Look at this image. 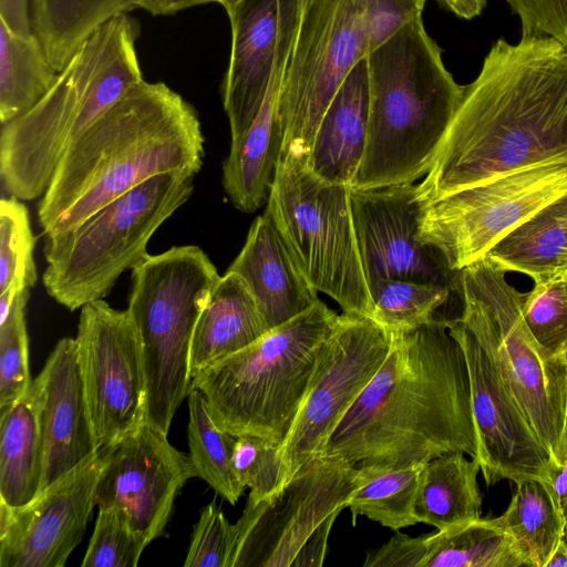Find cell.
Returning a JSON list of instances; mask_svg holds the SVG:
<instances>
[{
  "instance_id": "obj_1",
  "label": "cell",
  "mask_w": 567,
  "mask_h": 567,
  "mask_svg": "<svg viewBox=\"0 0 567 567\" xmlns=\"http://www.w3.org/2000/svg\"><path fill=\"white\" fill-rule=\"evenodd\" d=\"M567 157V51L548 37L498 39L462 101L416 197L423 208L501 174Z\"/></svg>"
},
{
  "instance_id": "obj_2",
  "label": "cell",
  "mask_w": 567,
  "mask_h": 567,
  "mask_svg": "<svg viewBox=\"0 0 567 567\" xmlns=\"http://www.w3.org/2000/svg\"><path fill=\"white\" fill-rule=\"evenodd\" d=\"M447 319L392 334L383 364L322 454L379 468L424 464L451 452L477 458L467 365Z\"/></svg>"
},
{
  "instance_id": "obj_3",
  "label": "cell",
  "mask_w": 567,
  "mask_h": 567,
  "mask_svg": "<svg viewBox=\"0 0 567 567\" xmlns=\"http://www.w3.org/2000/svg\"><path fill=\"white\" fill-rule=\"evenodd\" d=\"M204 143L193 105L165 83L143 80L64 152L38 204L43 235L75 228L153 176L197 174Z\"/></svg>"
},
{
  "instance_id": "obj_4",
  "label": "cell",
  "mask_w": 567,
  "mask_h": 567,
  "mask_svg": "<svg viewBox=\"0 0 567 567\" xmlns=\"http://www.w3.org/2000/svg\"><path fill=\"white\" fill-rule=\"evenodd\" d=\"M369 126L351 188L413 183L429 172L465 86L445 68L422 17L367 55Z\"/></svg>"
},
{
  "instance_id": "obj_5",
  "label": "cell",
  "mask_w": 567,
  "mask_h": 567,
  "mask_svg": "<svg viewBox=\"0 0 567 567\" xmlns=\"http://www.w3.org/2000/svg\"><path fill=\"white\" fill-rule=\"evenodd\" d=\"M338 315L320 299L246 348L196 372L214 422L281 444L307 395Z\"/></svg>"
},
{
  "instance_id": "obj_6",
  "label": "cell",
  "mask_w": 567,
  "mask_h": 567,
  "mask_svg": "<svg viewBox=\"0 0 567 567\" xmlns=\"http://www.w3.org/2000/svg\"><path fill=\"white\" fill-rule=\"evenodd\" d=\"M196 174L153 176L75 228L45 237L47 293L74 311L106 297L120 276L147 255L155 231L192 196Z\"/></svg>"
},
{
  "instance_id": "obj_7",
  "label": "cell",
  "mask_w": 567,
  "mask_h": 567,
  "mask_svg": "<svg viewBox=\"0 0 567 567\" xmlns=\"http://www.w3.org/2000/svg\"><path fill=\"white\" fill-rule=\"evenodd\" d=\"M132 270L127 310L137 328L146 375L145 422L168 434L192 385L190 344L221 276L195 245L147 255Z\"/></svg>"
},
{
  "instance_id": "obj_8",
  "label": "cell",
  "mask_w": 567,
  "mask_h": 567,
  "mask_svg": "<svg viewBox=\"0 0 567 567\" xmlns=\"http://www.w3.org/2000/svg\"><path fill=\"white\" fill-rule=\"evenodd\" d=\"M506 271L486 256L457 271L461 321L489 354L498 372L547 449L551 463L565 461L567 358L534 339L523 315L524 295Z\"/></svg>"
},
{
  "instance_id": "obj_9",
  "label": "cell",
  "mask_w": 567,
  "mask_h": 567,
  "mask_svg": "<svg viewBox=\"0 0 567 567\" xmlns=\"http://www.w3.org/2000/svg\"><path fill=\"white\" fill-rule=\"evenodd\" d=\"M351 187L324 182L307 158L281 156L267 200L271 217L309 285L346 313L372 317L373 302L359 252Z\"/></svg>"
},
{
  "instance_id": "obj_10",
  "label": "cell",
  "mask_w": 567,
  "mask_h": 567,
  "mask_svg": "<svg viewBox=\"0 0 567 567\" xmlns=\"http://www.w3.org/2000/svg\"><path fill=\"white\" fill-rule=\"evenodd\" d=\"M368 53L365 0H310L280 90L281 156L308 159L327 107Z\"/></svg>"
},
{
  "instance_id": "obj_11",
  "label": "cell",
  "mask_w": 567,
  "mask_h": 567,
  "mask_svg": "<svg viewBox=\"0 0 567 567\" xmlns=\"http://www.w3.org/2000/svg\"><path fill=\"white\" fill-rule=\"evenodd\" d=\"M565 193L567 157L511 171L425 207L419 239L437 250L452 271H460Z\"/></svg>"
},
{
  "instance_id": "obj_12",
  "label": "cell",
  "mask_w": 567,
  "mask_h": 567,
  "mask_svg": "<svg viewBox=\"0 0 567 567\" xmlns=\"http://www.w3.org/2000/svg\"><path fill=\"white\" fill-rule=\"evenodd\" d=\"M362 481L358 465L320 454L272 496L248 499L234 524L228 567H291L316 529L347 508Z\"/></svg>"
},
{
  "instance_id": "obj_13",
  "label": "cell",
  "mask_w": 567,
  "mask_h": 567,
  "mask_svg": "<svg viewBox=\"0 0 567 567\" xmlns=\"http://www.w3.org/2000/svg\"><path fill=\"white\" fill-rule=\"evenodd\" d=\"M392 338L369 317L346 312L338 317L323 344L307 395L280 444L278 491L302 466L323 453L343 416L383 364Z\"/></svg>"
},
{
  "instance_id": "obj_14",
  "label": "cell",
  "mask_w": 567,
  "mask_h": 567,
  "mask_svg": "<svg viewBox=\"0 0 567 567\" xmlns=\"http://www.w3.org/2000/svg\"><path fill=\"white\" fill-rule=\"evenodd\" d=\"M75 341L94 436L103 451L145 422L140 334L127 309L102 299L81 308Z\"/></svg>"
},
{
  "instance_id": "obj_15",
  "label": "cell",
  "mask_w": 567,
  "mask_h": 567,
  "mask_svg": "<svg viewBox=\"0 0 567 567\" xmlns=\"http://www.w3.org/2000/svg\"><path fill=\"white\" fill-rule=\"evenodd\" d=\"M468 372L472 411L477 434V461L485 482L546 481L550 455L505 385L494 361L460 318L447 319Z\"/></svg>"
},
{
  "instance_id": "obj_16",
  "label": "cell",
  "mask_w": 567,
  "mask_h": 567,
  "mask_svg": "<svg viewBox=\"0 0 567 567\" xmlns=\"http://www.w3.org/2000/svg\"><path fill=\"white\" fill-rule=\"evenodd\" d=\"M350 196L369 289L381 280L396 279L433 282L456 292L457 271H452L437 250L419 239L424 208L416 197V185L351 188Z\"/></svg>"
},
{
  "instance_id": "obj_17",
  "label": "cell",
  "mask_w": 567,
  "mask_h": 567,
  "mask_svg": "<svg viewBox=\"0 0 567 567\" xmlns=\"http://www.w3.org/2000/svg\"><path fill=\"white\" fill-rule=\"evenodd\" d=\"M103 453L95 504L123 509L148 543L163 536L175 497L196 476L189 455L147 422Z\"/></svg>"
},
{
  "instance_id": "obj_18",
  "label": "cell",
  "mask_w": 567,
  "mask_h": 567,
  "mask_svg": "<svg viewBox=\"0 0 567 567\" xmlns=\"http://www.w3.org/2000/svg\"><path fill=\"white\" fill-rule=\"evenodd\" d=\"M104 465L100 451L28 505L0 502V567H62L81 543Z\"/></svg>"
},
{
  "instance_id": "obj_19",
  "label": "cell",
  "mask_w": 567,
  "mask_h": 567,
  "mask_svg": "<svg viewBox=\"0 0 567 567\" xmlns=\"http://www.w3.org/2000/svg\"><path fill=\"white\" fill-rule=\"evenodd\" d=\"M228 17L231 50L223 104L236 140L261 109L280 45L299 24L300 0H241Z\"/></svg>"
},
{
  "instance_id": "obj_20",
  "label": "cell",
  "mask_w": 567,
  "mask_h": 567,
  "mask_svg": "<svg viewBox=\"0 0 567 567\" xmlns=\"http://www.w3.org/2000/svg\"><path fill=\"white\" fill-rule=\"evenodd\" d=\"M44 462L41 491L100 452L86 402L75 338L58 341L35 378Z\"/></svg>"
},
{
  "instance_id": "obj_21",
  "label": "cell",
  "mask_w": 567,
  "mask_h": 567,
  "mask_svg": "<svg viewBox=\"0 0 567 567\" xmlns=\"http://www.w3.org/2000/svg\"><path fill=\"white\" fill-rule=\"evenodd\" d=\"M298 27L284 39L256 118L238 138L231 140L223 162V187L230 203L243 213H254L269 197L281 157L282 126L279 96Z\"/></svg>"
},
{
  "instance_id": "obj_22",
  "label": "cell",
  "mask_w": 567,
  "mask_h": 567,
  "mask_svg": "<svg viewBox=\"0 0 567 567\" xmlns=\"http://www.w3.org/2000/svg\"><path fill=\"white\" fill-rule=\"evenodd\" d=\"M227 270L245 281L269 329L295 318L319 300L266 212L252 221L244 247Z\"/></svg>"
},
{
  "instance_id": "obj_23",
  "label": "cell",
  "mask_w": 567,
  "mask_h": 567,
  "mask_svg": "<svg viewBox=\"0 0 567 567\" xmlns=\"http://www.w3.org/2000/svg\"><path fill=\"white\" fill-rule=\"evenodd\" d=\"M140 32L134 18L118 13L95 28L71 59L73 85L90 125L144 80L136 54Z\"/></svg>"
},
{
  "instance_id": "obj_24",
  "label": "cell",
  "mask_w": 567,
  "mask_h": 567,
  "mask_svg": "<svg viewBox=\"0 0 567 567\" xmlns=\"http://www.w3.org/2000/svg\"><path fill=\"white\" fill-rule=\"evenodd\" d=\"M367 58L346 78L317 128L307 166L320 179L351 184L361 165L369 126Z\"/></svg>"
},
{
  "instance_id": "obj_25",
  "label": "cell",
  "mask_w": 567,
  "mask_h": 567,
  "mask_svg": "<svg viewBox=\"0 0 567 567\" xmlns=\"http://www.w3.org/2000/svg\"><path fill=\"white\" fill-rule=\"evenodd\" d=\"M269 330L245 281L227 270L215 286L196 323L190 344V377L246 348Z\"/></svg>"
},
{
  "instance_id": "obj_26",
  "label": "cell",
  "mask_w": 567,
  "mask_h": 567,
  "mask_svg": "<svg viewBox=\"0 0 567 567\" xmlns=\"http://www.w3.org/2000/svg\"><path fill=\"white\" fill-rule=\"evenodd\" d=\"M0 502L19 508L41 492L44 450L37 380L17 401L0 410Z\"/></svg>"
},
{
  "instance_id": "obj_27",
  "label": "cell",
  "mask_w": 567,
  "mask_h": 567,
  "mask_svg": "<svg viewBox=\"0 0 567 567\" xmlns=\"http://www.w3.org/2000/svg\"><path fill=\"white\" fill-rule=\"evenodd\" d=\"M465 455L451 452L423 464L414 504L419 523L443 530L481 518V466Z\"/></svg>"
},
{
  "instance_id": "obj_28",
  "label": "cell",
  "mask_w": 567,
  "mask_h": 567,
  "mask_svg": "<svg viewBox=\"0 0 567 567\" xmlns=\"http://www.w3.org/2000/svg\"><path fill=\"white\" fill-rule=\"evenodd\" d=\"M486 257L534 284L550 280L567 259V193L512 230Z\"/></svg>"
},
{
  "instance_id": "obj_29",
  "label": "cell",
  "mask_w": 567,
  "mask_h": 567,
  "mask_svg": "<svg viewBox=\"0 0 567 567\" xmlns=\"http://www.w3.org/2000/svg\"><path fill=\"white\" fill-rule=\"evenodd\" d=\"M136 8V0H31L32 31L60 73L95 28Z\"/></svg>"
},
{
  "instance_id": "obj_30",
  "label": "cell",
  "mask_w": 567,
  "mask_h": 567,
  "mask_svg": "<svg viewBox=\"0 0 567 567\" xmlns=\"http://www.w3.org/2000/svg\"><path fill=\"white\" fill-rule=\"evenodd\" d=\"M58 76L34 34H16L0 21L1 124L34 107L51 91Z\"/></svg>"
},
{
  "instance_id": "obj_31",
  "label": "cell",
  "mask_w": 567,
  "mask_h": 567,
  "mask_svg": "<svg viewBox=\"0 0 567 567\" xmlns=\"http://www.w3.org/2000/svg\"><path fill=\"white\" fill-rule=\"evenodd\" d=\"M525 556L496 518L427 534L422 567H519Z\"/></svg>"
},
{
  "instance_id": "obj_32",
  "label": "cell",
  "mask_w": 567,
  "mask_h": 567,
  "mask_svg": "<svg viewBox=\"0 0 567 567\" xmlns=\"http://www.w3.org/2000/svg\"><path fill=\"white\" fill-rule=\"evenodd\" d=\"M515 484L507 509L496 520L516 542L527 566L545 567L564 538L561 515L546 481L525 478Z\"/></svg>"
},
{
  "instance_id": "obj_33",
  "label": "cell",
  "mask_w": 567,
  "mask_h": 567,
  "mask_svg": "<svg viewBox=\"0 0 567 567\" xmlns=\"http://www.w3.org/2000/svg\"><path fill=\"white\" fill-rule=\"evenodd\" d=\"M422 466L423 464L404 468L359 466L363 481L347 503L353 525L358 516L368 517L394 532L417 524L414 504Z\"/></svg>"
},
{
  "instance_id": "obj_34",
  "label": "cell",
  "mask_w": 567,
  "mask_h": 567,
  "mask_svg": "<svg viewBox=\"0 0 567 567\" xmlns=\"http://www.w3.org/2000/svg\"><path fill=\"white\" fill-rule=\"evenodd\" d=\"M187 399L189 457L196 477L207 482L218 495L235 505L245 489L233 465L236 436L217 426L198 389L190 385Z\"/></svg>"
},
{
  "instance_id": "obj_35",
  "label": "cell",
  "mask_w": 567,
  "mask_h": 567,
  "mask_svg": "<svg viewBox=\"0 0 567 567\" xmlns=\"http://www.w3.org/2000/svg\"><path fill=\"white\" fill-rule=\"evenodd\" d=\"M373 302L371 319L391 334L413 331L439 317L452 292L433 282L385 279L370 289Z\"/></svg>"
},
{
  "instance_id": "obj_36",
  "label": "cell",
  "mask_w": 567,
  "mask_h": 567,
  "mask_svg": "<svg viewBox=\"0 0 567 567\" xmlns=\"http://www.w3.org/2000/svg\"><path fill=\"white\" fill-rule=\"evenodd\" d=\"M35 238L25 205L17 197L0 200V293L32 288L38 279Z\"/></svg>"
},
{
  "instance_id": "obj_37",
  "label": "cell",
  "mask_w": 567,
  "mask_h": 567,
  "mask_svg": "<svg viewBox=\"0 0 567 567\" xmlns=\"http://www.w3.org/2000/svg\"><path fill=\"white\" fill-rule=\"evenodd\" d=\"M150 543L117 507H100L83 567H135Z\"/></svg>"
},
{
  "instance_id": "obj_38",
  "label": "cell",
  "mask_w": 567,
  "mask_h": 567,
  "mask_svg": "<svg viewBox=\"0 0 567 567\" xmlns=\"http://www.w3.org/2000/svg\"><path fill=\"white\" fill-rule=\"evenodd\" d=\"M29 289L20 291L7 320L0 324V410L30 388L29 340L25 308Z\"/></svg>"
},
{
  "instance_id": "obj_39",
  "label": "cell",
  "mask_w": 567,
  "mask_h": 567,
  "mask_svg": "<svg viewBox=\"0 0 567 567\" xmlns=\"http://www.w3.org/2000/svg\"><path fill=\"white\" fill-rule=\"evenodd\" d=\"M523 315L540 347L567 358V296L563 281L534 284V288L524 295Z\"/></svg>"
},
{
  "instance_id": "obj_40",
  "label": "cell",
  "mask_w": 567,
  "mask_h": 567,
  "mask_svg": "<svg viewBox=\"0 0 567 567\" xmlns=\"http://www.w3.org/2000/svg\"><path fill=\"white\" fill-rule=\"evenodd\" d=\"M233 465L241 485L250 489L249 501L266 499L278 491L281 477L280 444L254 435L237 436Z\"/></svg>"
},
{
  "instance_id": "obj_41",
  "label": "cell",
  "mask_w": 567,
  "mask_h": 567,
  "mask_svg": "<svg viewBox=\"0 0 567 567\" xmlns=\"http://www.w3.org/2000/svg\"><path fill=\"white\" fill-rule=\"evenodd\" d=\"M234 537V524L227 520L214 499L202 511L194 526L184 566L228 567Z\"/></svg>"
},
{
  "instance_id": "obj_42",
  "label": "cell",
  "mask_w": 567,
  "mask_h": 567,
  "mask_svg": "<svg viewBox=\"0 0 567 567\" xmlns=\"http://www.w3.org/2000/svg\"><path fill=\"white\" fill-rule=\"evenodd\" d=\"M523 37H548L567 51V0H505Z\"/></svg>"
},
{
  "instance_id": "obj_43",
  "label": "cell",
  "mask_w": 567,
  "mask_h": 567,
  "mask_svg": "<svg viewBox=\"0 0 567 567\" xmlns=\"http://www.w3.org/2000/svg\"><path fill=\"white\" fill-rule=\"evenodd\" d=\"M425 2L426 0H365L369 53L403 25L422 17Z\"/></svg>"
},
{
  "instance_id": "obj_44",
  "label": "cell",
  "mask_w": 567,
  "mask_h": 567,
  "mask_svg": "<svg viewBox=\"0 0 567 567\" xmlns=\"http://www.w3.org/2000/svg\"><path fill=\"white\" fill-rule=\"evenodd\" d=\"M426 535L411 537L395 530L388 543L370 553L364 567H422L426 555Z\"/></svg>"
},
{
  "instance_id": "obj_45",
  "label": "cell",
  "mask_w": 567,
  "mask_h": 567,
  "mask_svg": "<svg viewBox=\"0 0 567 567\" xmlns=\"http://www.w3.org/2000/svg\"><path fill=\"white\" fill-rule=\"evenodd\" d=\"M339 514H332L316 529L296 556L291 567L322 566L330 530Z\"/></svg>"
},
{
  "instance_id": "obj_46",
  "label": "cell",
  "mask_w": 567,
  "mask_h": 567,
  "mask_svg": "<svg viewBox=\"0 0 567 567\" xmlns=\"http://www.w3.org/2000/svg\"><path fill=\"white\" fill-rule=\"evenodd\" d=\"M30 6L31 0H0V21L16 34L22 37L34 34Z\"/></svg>"
},
{
  "instance_id": "obj_47",
  "label": "cell",
  "mask_w": 567,
  "mask_h": 567,
  "mask_svg": "<svg viewBox=\"0 0 567 567\" xmlns=\"http://www.w3.org/2000/svg\"><path fill=\"white\" fill-rule=\"evenodd\" d=\"M566 455L561 465L551 463L546 480L564 522V538L567 540V430L565 434Z\"/></svg>"
},
{
  "instance_id": "obj_48",
  "label": "cell",
  "mask_w": 567,
  "mask_h": 567,
  "mask_svg": "<svg viewBox=\"0 0 567 567\" xmlns=\"http://www.w3.org/2000/svg\"><path fill=\"white\" fill-rule=\"evenodd\" d=\"M141 8L153 16H171L196 6L215 2V0H136Z\"/></svg>"
},
{
  "instance_id": "obj_49",
  "label": "cell",
  "mask_w": 567,
  "mask_h": 567,
  "mask_svg": "<svg viewBox=\"0 0 567 567\" xmlns=\"http://www.w3.org/2000/svg\"><path fill=\"white\" fill-rule=\"evenodd\" d=\"M458 18L471 20L482 13L487 0H437Z\"/></svg>"
},
{
  "instance_id": "obj_50",
  "label": "cell",
  "mask_w": 567,
  "mask_h": 567,
  "mask_svg": "<svg viewBox=\"0 0 567 567\" xmlns=\"http://www.w3.org/2000/svg\"><path fill=\"white\" fill-rule=\"evenodd\" d=\"M545 567H567V540L565 538L558 542Z\"/></svg>"
},
{
  "instance_id": "obj_51",
  "label": "cell",
  "mask_w": 567,
  "mask_h": 567,
  "mask_svg": "<svg viewBox=\"0 0 567 567\" xmlns=\"http://www.w3.org/2000/svg\"><path fill=\"white\" fill-rule=\"evenodd\" d=\"M240 1L241 0H215V2L223 6V8L226 10L227 14H230Z\"/></svg>"
},
{
  "instance_id": "obj_52",
  "label": "cell",
  "mask_w": 567,
  "mask_h": 567,
  "mask_svg": "<svg viewBox=\"0 0 567 567\" xmlns=\"http://www.w3.org/2000/svg\"><path fill=\"white\" fill-rule=\"evenodd\" d=\"M550 280L567 281V259Z\"/></svg>"
},
{
  "instance_id": "obj_53",
  "label": "cell",
  "mask_w": 567,
  "mask_h": 567,
  "mask_svg": "<svg viewBox=\"0 0 567 567\" xmlns=\"http://www.w3.org/2000/svg\"><path fill=\"white\" fill-rule=\"evenodd\" d=\"M310 0H300V16L305 11V9L308 7Z\"/></svg>"
},
{
  "instance_id": "obj_54",
  "label": "cell",
  "mask_w": 567,
  "mask_h": 567,
  "mask_svg": "<svg viewBox=\"0 0 567 567\" xmlns=\"http://www.w3.org/2000/svg\"><path fill=\"white\" fill-rule=\"evenodd\" d=\"M564 282V289H565V292H566V296H567V281H563Z\"/></svg>"
},
{
  "instance_id": "obj_55",
  "label": "cell",
  "mask_w": 567,
  "mask_h": 567,
  "mask_svg": "<svg viewBox=\"0 0 567 567\" xmlns=\"http://www.w3.org/2000/svg\"><path fill=\"white\" fill-rule=\"evenodd\" d=\"M566 430H567V409H566Z\"/></svg>"
}]
</instances>
